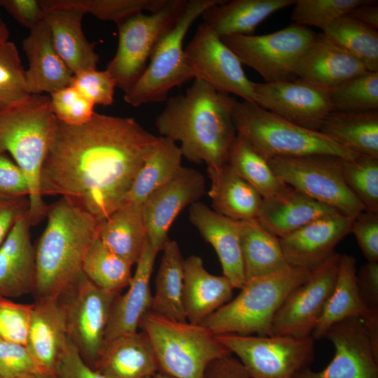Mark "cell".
<instances>
[{"label": "cell", "instance_id": "cell-10", "mask_svg": "<svg viewBox=\"0 0 378 378\" xmlns=\"http://www.w3.org/2000/svg\"><path fill=\"white\" fill-rule=\"evenodd\" d=\"M231 354H234L250 378H297L310 368L315 357L312 336L216 335Z\"/></svg>", "mask_w": 378, "mask_h": 378}, {"label": "cell", "instance_id": "cell-58", "mask_svg": "<svg viewBox=\"0 0 378 378\" xmlns=\"http://www.w3.org/2000/svg\"><path fill=\"white\" fill-rule=\"evenodd\" d=\"M17 378H59L57 376L47 374L41 372L27 373L19 376Z\"/></svg>", "mask_w": 378, "mask_h": 378}, {"label": "cell", "instance_id": "cell-44", "mask_svg": "<svg viewBox=\"0 0 378 378\" xmlns=\"http://www.w3.org/2000/svg\"><path fill=\"white\" fill-rule=\"evenodd\" d=\"M24 73L15 44L0 43V111L29 94Z\"/></svg>", "mask_w": 378, "mask_h": 378}, {"label": "cell", "instance_id": "cell-46", "mask_svg": "<svg viewBox=\"0 0 378 378\" xmlns=\"http://www.w3.org/2000/svg\"><path fill=\"white\" fill-rule=\"evenodd\" d=\"M50 97L55 116L66 125H83L95 113L94 105L70 85L51 93Z\"/></svg>", "mask_w": 378, "mask_h": 378}, {"label": "cell", "instance_id": "cell-16", "mask_svg": "<svg viewBox=\"0 0 378 378\" xmlns=\"http://www.w3.org/2000/svg\"><path fill=\"white\" fill-rule=\"evenodd\" d=\"M255 104L279 117L312 130L319 131L332 112L330 94L304 80L254 83Z\"/></svg>", "mask_w": 378, "mask_h": 378}, {"label": "cell", "instance_id": "cell-35", "mask_svg": "<svg viewBox=\"0 0 378 378\" xmlns=\"http://www.w3.org/2000/svg\"><path fill=\"white\" fill-rule=\"evenodd\" d=\"M240 240L246 281L291 267L284 257L279 238L265 230L256 218L241 221Z\"/></svg>", "mask_w": 378, "mask_h": 378}, {"label": "cell", "instance_id": "cell-2", "mask_svg": "<svg viewBox=\"0 0 378 378\" xmlns=\"http://www.w3.org/2000/svg\"><path fill=\"white\" fill-rule=\"evenodd\" d=\"M166 101L155 120L161 136L180 142L182 155L190 162L207 167L226 164L237 134L232 117L237 100L194 79L185 94Z\"/></svg>", "mask_w": 378, "mask_h": 378}, {"label": "cell", "instance_id": "cell-33", "mask_svg": "<svg viewBox=\"0 0 378 378\" xmlns=\"http://www.w3.org/2000/svg\"><path fill=\"white\" fill-rule=\"evenodd\" d=\"M98 238L113 253L136 264L147 239L142 204H125L99 222Z\"/></svg>", "mask_w": 378, "mask_h": 378}, {"label": "cell", "instance_id": "cell-52", "mask_svg": "<svg viewBox=\"0 0 378 378\" xmlns=\"http://www.w3.org/2000/svg\"><path fill=\"white\" fill-rule=\"evenodd\" d=\"M57 377L59 378H106L85 362L69 337L60 361Z\"/></svg>", "mask_w": 378, "mask_h": 378}, {"label": "cell", "instance_id": "cell-40", "mask_svg": "<svg viewBox=\"0 0 378 378\" xmlns=\"http://www.w3.org/2000/svg\"><path fill=\"white\" fill-rule=\"evenodd\" d=\"M330 39L357 58L367 71L378 72V31L348 15L323 30Z\"/></svg>", "mask_w": 378, "mask_h": 378}, {"label": "cell", "instance_id": "cell-22", "mask_svg": "<svg viewBox=\"0 0 378 378\" xmlns=\"http://www.w3.org/2000/svg\"><path fill=\"white\" fill-rule=\"evenodd\" d=\"M366 71L357 58L322 32L316 34L299 58L295 76L297 78L332 90Z\"/></svg>", "mask_w": 378, "mask_h": 378}, {"label": "cell", "instance_id": "cell-45", "mask_svg": "<svg viewBox=\"0 0 378 378\" xmlns=\"http://www.w3.org/2000/svg\"><path fill=\"white\" fill-rule=\"evenodd\" d=\"M169 0H77L85 13L115 22L135 14L148 11L156 13L167 5Z\"/></svg>", "mask_w": 378, "mask_h": 378}, {"label": "cell", "instance_id": "cell-32", "mask_svg": "<svg viewBox=\"0 0 378 378\" xmlns=\"http://www.w3.org/2000/svg\"><path fill=\"white\" fill-rule=\"evenodd\" d=\"M296 0H232L216 4L202 18L220 38L253 35L255 28L272 13L294 5Z\"/></svg>", "mask_w": 378, "mask_h": 378}, {"label": "cell", "instance_id": "cell-1", "mask_svg": "<svg viewBox=\"0 0 378 378\" xmlns=\"http://www.w3.org/2000/svg\"><path fill=\"white\" fill-rule=\"evenodd\" d=\"M159 137L132 118L95 112L80 125L57 119L41 170V195H60L100 222L125 204Z\"/></svg>", "mask_w": 378, "mask_h": 378}, {"label": "cell", "instance_id": "cell-19", "mask_svg": "<svg viewBox=\"0 0 378 378\" xmlns=\"http://www.w3.org/2000/svg\"><path fill=\"white\" fill-rule=\"evenodd\" d=\"M40 3L53 45L71 72L97 69L96 43L90 42L83 33L82 20L85 13L77 0H41Z\"/></svg>", "mask_w": 378, "mask_h": 378}, {"label": "cell", "instance_id": "cell-8", "mask_svg": "<svg viewBox=\"0 0 378 378\" xmlns=\"http://www.w3.org/2000/svg\"><path fill=\"white\" fill-rule=\"evenodd\" d=\"M225 0H188L186 8L176 24L161 38L139 79L124 94L128 104L166 101L169 91L194 79L186 60L183 40L192 24L209 8Z\"/></svg>", "mask_w": 378, "mask_h": 378}, {"label": "cell", "instance_id": "cell-5", "mask_svg": "<svg viewBox=\"0 0 378 378\" xmlns=\"http://www.w3.org/2000/svg\"><path fill=\"white\" fill-rule=\"evenodd\" d=\"M312 270L290 267L246 281L232 300L217 309L200 325L215 335H270L274 318L288 295L306 282Z\"/></svg>", "mask_w": 378, "mask_h": 378}, {"label": "cell", "instance_id": "cell-43", "mask_svg": "<svg viewBox=\"0 0 378 378\" xmlns=\"http://www.w3.org/2000/svg\"><path fill=\"white\" fill-rule=\"evenodd\" d=\"M368 0H296L291 13L293 24L323 30Z\"/></svg>", "mask_w": 378, "mask_h": 378}, {"label": "cell", "instance_id": "cell-3", "mask_svg": "<svg viewBox=\"0 0 378 378\" xmlns=\"http://www.w3.org/2000/svg\"><path fill=\"white\" fill-rule=\"evenodd\" d=\"M35 247L36 299L57 298L82 272L85 255L98 237L99 221L64 197L50 206Z\"/></svg>", "mask_w": 378, "mask_h": 378}, {"label": "cell", "instance_id": "cell-9", "mask_svg": "<svg viewBox=\"0 0 378 378\" xmlns=\"http://www.w3.org/2000/svg\"><path fill=\"white\" fill-rule=\"evenodd\" d=\"M188 0H169L160 10L139 13L118 22V44L106 70L124 92L139 79L161 38L176 24Z\"/></svg>", "mask_w": 378, "mask_h": 378}, {"label": "cell", "instance_id": "cell-38", "mask_svg": "<svg viewBox=\"0 0 378 378\" xmlns=\"http://www.w3.org/2000/svg\"><path fill=\"white\" fill-rule=\"evenodd\" d=\"M227 163L262 198L274 196L288 188L273 172L268 160L238 133Z\"/></svg>", "mask_w": 378, "mask_h": 378}, {"label": "cell", "instance_id": "cell-59", "mask_svg": "<svg viewBox=\"0 0 378 378\" xmlns=\"http://www.w3.org/2000/svg\"><path fill=\"white\" fill-rule=\"evenodd\" d=\"M9 31L7 27L0 30V43L8 41Z\"/></svg>", "mask_w": 378, "mask_h": 378}, {"label": "cell", "instance_id": "cell-57", "mask_svg": "<svg viewBox=\"0 0 378 378\" xmlns=\"http://www.w3.org/2000/svg\"><path fill=\"white\" fill-rule=\"evenodd\" d=\"M377 1L368 0V2L358 6L348 15L354 20L372 28L378 29V6Z\"/></svg>", "mask_w": 378, "mask_h": 378}, {"label": "cell", "instance_id": "cell-54", "mask_svg": "<svg viewBox=\"0 0 378 378\" xmlns=\"http://www.w3.org/2000/svg\"><path fill=\"white\" fill-rule=\"evenodd\" d=\"M0 7L29 30L43 20V10L38 0H0Z\"/></svg>", "mask_w": 378, "mask_h": 378}, {"label": "cell", "instance_id": "cell-18", "mask_svg": "<svg viewBox=\"0 0 378 378\" xmlns=\"http://www.w3.org/2000/svg\"><path fill=\"white\" fill-rule=\"evenodd\" d=\"M324 337L333 344L332 359L322 370L308 368L297 378H378V356L360 318H348L335 323Z\"/></svg>", "mask_w": 378, "mask_h": 378}, {"label": "cell", "instance_id": "cell-7", "mask_svg": "<svg viewBox=\"0 0 378 378\" xmlns=\"http://www.w3.org/2000/svg\"><path fill=\"white\" fill-rule=\"evenodd\" d=\"M139 328L152 344L159 372L175 378H204L211 362L232 354L200 324L174 321L150 311L141 319Z\"/></svg>", "mask_w": 378, "mask_h": 378}, {"label": "cell", "instance_id": "cell-61", "mask_svg": "<svg viewBox=\"0 0 378 378\" xmlns=\"http://www.w3.org/2000/svg\"><path fill=\"white\" fill-rule=\"evenodd\" d=\"M7 27L6 24L3 22L0 16V30Z\"/></svg>", "mask_w": 378, "mask_h": 378}, {"label": "cell", "instance_id": "cell-27", "mask_svg": "<svg viewBox=\"0 0 378 378\" xmlns=\"http://www.w3.org/2000/svg\"><path fill=\"white\" fill-rule=\"evenodd\" d=\"M234 288L225 276L209 273L201 257L191 255L184 259L183 301L188 322L201 324L230 301Z\"/></svg>", "mask_w": 378, "mask_h": 378}, {"label": "cell", "instance_id": "cell-26", "mask_svg": "<svg viewBox=\"0 0 378 378\" xmlns=\"http://www.w3.org/2000/svg\"><path fill=\"white\" fill-rule=\"evenodd\" d=\"M22 48L29 62L24 76L29 94H50L70 85L74 74L57 52L43 20L30 29Z\"/></svg>", "mask_w": 378, "mask_h": 378}, {"label": "cell", "instance_id": "cell-28", "mask_svg": "<svg viewBox=\"0 0 378 378\" xmlns=\"http://www.w3.org/2000/svg\"><path fill=\"white\" fill-rule=\"evenodd\" d=\"M337 213L333 208L288 186L279 194L262 198L256 219L280 239L312 221Z\"/></svg>", "mask_w": 378, "mask_h": 378}, {"label": "cell", "instance_id": "cell-15", "mask_svg": "<svg viewBox=\"0 0 378 378\" xmlns=\"http://www.w3.org/2000/svg\"><path fill=\"white\" fill-rule=\"evenodd\" d=\"M340 257L335 252L288 295L275 314L270 335H312L334 288Z\"/></svg>", "mask_w": 378, "mask_h": 378}, {"label": "cell", "instance_id": "cell-49", "mask_svg": "<svg viewBox=\"0 0 378 378\" xmlns=\"http://www.w3.org/2000/svg\"><path fill=\"white\" fill-rule=\"evenodd\" d=\"M31 372H41L27 347L0 338V378H17Z\"/></svg>", "mask_w": 378, "mask_h": 378}, {"label": "cell", "instance_id": "cell-51", "mask_svg": "<svg viewBox=\"0 0 378 378\" xmlns=\"http://www.w3.org/2000/svg\"><path fill=\"white\" fill-rule=\"evenodd\" d=\"M0 194L9 196H27L29 188L22 169L5 153H0Z\"/></svg>", "mask_w": 378, "mask_h": 378}, {"label": "cell", "instance_id": "cell-25", "mask_svg": "<svg viewBox=\"0 0 378 378\" xmlns=\"http://www.w3.org/2000/svg\"><path fill=\"white\" fill-rule=\"evenodd\" d=\"M28 212L14 224L0 246V296L17 298L34 293L36 257Z\"/></svg>", "mask_w": 378, "mask_h": 378}, {"label": "cell", "instance_id": "cell-37", "mask_svg": "<svg viewBox=\"0 0 378 378\" xmlns=\"http://www.w3.org/2000/svg\"><path fill=\"white\" fill-rule=\"evenodd\" d=\"M183 155L173 140H159L139 170L126 200L127 203L142 204L147 197L170 181L181 166Z\"/></svg>", "mask_w": 378, "mask_h": 378}, {"label": "cell", "instance_id": "cell-50", "mask_svg": "<svg viewBox=\"0 0 378 378\" xmlns=\"http://www.w3.org/2000/svg\"><path fill=\"white\" fill-rule=\"evenodd\" d=\"M351 232L368 262H378V213L363 211L353 219Z\"/></svg>", "mask_w": 378, "mask_h": 378}, {"label": "cell", "instance_id": "cell-29", "mask_svg": "<svg viewBox=\"0 0 378 378\" xmlns=\"http://www.w3.org/2000/svg\"><path fill=\"white\" fill-rule=\"evenodd\" d=\"M95 370L106 378H145L160 371L152 344L143 331L104 342Z\"/></svg>", "mask_w": 378, "mask_h": 378}, {"label": "cell", "instance_id": "cell-6", "mask_svg": "<svg viewBox=\"0 0 378 378\" xmlns=\"http://www.w3.org/2000/svg\"><path fill=\"white\" fill-rule=\"evenodd\" d=\"M232 117L237 132L267 160L313 154L353 160L358 155L321 132L294 124L255 103L236 101Z\"/></svg>", "mask_w": 378, "mask_h": 378}, {"label": "cell", "instance_id": "cell-42", "mask_svg": "<svg viewBox=\"0 0 378 378\" xmlns=\"http://www.w3.org/2000/svg\"><path fill=\"white\" fill-rule=\"evenodd\" d=\"M342 173L365 211L378 213V158L358 155L353 160L344 159Z\"/></svg>", "mask_w": 378, "mask_h": 378}, {"label": "cell", "instance_id": "cell-20", "mask_svg": "<svg viewBox=\"0 0 378 378\" xmlns=\"http://www.w3.org/2000/svg\"><path fill=\"white\" fill-rule=\"evenodd\" d=\"M353 219L337 213L279 239L286 261L292 267L316 268L335 253L337 244L351 233Z\"/></svg>", "mask_w": 378, "mask_h": 378}, {"label": "cell", "instance_id": "cell-55", "mask_svg": "<svg viewBox=\"0 0 378 378\" xmlns=\"http://www.w3.org/2000/svg\"><path fill=\"white\" fill-rule=\"evenodd\" d=\"M360 296L371 311H378V262H368L356 274Z\"/></svg>", "mask_w": 378, "mask_h": 378}, {"label": "cell", "instance_id": "cell-47", "mask_svg": "<svg viewBox=\"0 0 378 378\" xmlns=\"http://www.w3.org/2000/svg\"><path fill=\"white\" fill-rule=\"evenodd\" d=\"M70 85L94 106H110L114 100L116 83L106 70L88 69L73 75Z\"/></svg>", "mask_w": 378, "mask_h": 378}, {"label": "cell", "instance_id": "cell-30", "mask_svg": "<svg viewBox=\"0 0 378 378\" xmlns=\"http://www.w3.org/2000/svg\"><path fill=\"white\" fill-rule=\"evenodd\" d=\"M356 265L354 257L340 255L334 288L311 335L314 340L324 338L332 325L344 319L358 318L364 322L378 316V311L370 310L360 296Z\"/></svg>", "mask_w": 378, "mask_h": 378}, {"label": "cell", "instance_id": "cell-39", "mask_svg": "<svg viewBox=\"0 0 378 378\" xmlns=\"http://www.w3.org/2000/svg\"><path fill=\"white\" fill-rule=\"evenodd\" d=\"M132 266L107 248L97 237L85 255L82 272L103 290L120 294L132 280Z\"/></svg>", "mask_w": 378, "mask_h": 378}, {"label": "cell", "instance_id": "cell-41", "mask_svg": "<svg viewBox=\"0 0 378 378\" xmlns=\"http://www.w3.org/2000/svg\"><path fill=\"white\" fill-rule=\"evenodd\" d=\"M332 112L378 110V72L366 71L331 90Z\"/></svg>", "mask_w": 378, "mask_h": 378}, {"label": "cell", "instance_id": "cell-60", "mask_svg": "<svg viewBox=\"0 0 378 378\" xmlns=\"http://www.w3.org/2000/svg\"><path fill=\"white\" fill-rule=\"evenodd\" d=\"M145 378H175L169 374L163 373L162 372H158L150 376L146 377Z\"/></svg>", "mask_w": 378, "mask_h": 378}, {"label": "cell", "instance_id": "cell-13", "mask_svg": "<svg viewBox=\"0 0 378 378\" xmlns=\"http://www.w3.org/2000/svg\"><path fill=\"white\" fill-rule=\"evenodd\" d=\"M316 33L307 27L292 24L262 35H236L221 38L242 64L257 71L264 83L293 80L303 52Z\"/></svg>", "mask_w": 378, "mask_h": 378}, {"label": "cell", "instance_id": "cell-24", "mask_svg": "<svg viewBox=\"0 0 378 378\" xmlns=\"http://www.w3.org/2000/svg\"><path fill=\"white\" fill-rule=\"evenodd\" d=\"M158 253L147 237L127 290L112 304L104 342L137 332L141 319L150 311V277Z\"/></svg>", "mask_w": 378, "mask_h": 378}, {"label": "cell", "instance_id": "cell-14", "mask_svg": "<svg viewBox=\"0 0 378 378\" xmlns=\"http://www.w3.org/2000/svg\"><path fill=\"white\" fill-rule=\"evenodd\" d=\"M184 54L194 79L255 103L254 82L247 78L239 59L204 22L197 27Z\"/></svg>", "mask_w": 378, "mask_h": 378}, {"label": "cell", "instance_id": "cell-34", "mask_svg": "<svg viewBox=\"0 0 378 378\" xmlns=\"http://www.w3.org/2000/svg\"><path fill=\"white\" fill-rule=\"evenodd\" d=\"M319 132L349 151L378 158V110L332 112Z\"/></svg>", "mask_w": 378, "mask_h": 378}, {"label": "cell", "instance_id": "cell-31", "mask_svg": "<svg viewBox=\"0 0 378 378\" xmlns=\"http://www.w3.org/2000/svg\"><path fill=\"white\" fill-rule=\"evenodd\" d=\"M207 174L211 209L237 221L257 218L262 197L227 163L207 167Z\"/></svg>", "mask_w": 378, "mask_h": 378}, {"label": "cell", "instance_id": "cell-4", "mask_svg": "<svg viewBox=\"0 0 378 378\" xmlns=\"http://www.w3.org/2000/svg\"><path fill=\"white\" fill-rule=\"evenodd\" d=\"M56 125L50 96L29 94L0 111V153H9L26 176L31 225L41 222L47 214L40 174Z\"/></svg>", "mask_w": 378, "mask_h": 378}, {"label": "cell", "instance_id": "cell-56", "mask_svg": "<svg viewBox=\"0 0 378 378\" xmlns=\"http://www.w3.org/2000/svg\"><path fill=\"white\" fill-rule=\"evenodd\" d=\"M204 378H250L241 362L231 355L216 359L207 367Z\"/></svg>", "mask_w": 378, "mask_h": 378}, {"label": "cell", "instance_id": "cell-12", "mask_svg": "<svg viewBox=\"0 0 378 378\" xmlns=\"http://www.w3.org/2000/svg\"><path fill=\"white\" fill-rule=\"evenodd\" d=\"M118 295L98 288L81 272L57 297L68 337L85 362L94 370L104 344L112 304Z\"/></svg>", "mask_w": 378, "mask_h": 378}, {"label": "cell", "instance_id": "cell-36", "mask_svg": "<svg viewBox=\"0 0 378 378\" xmlns=\"http://www.w3.org/2000/svg\"><path fill=\"white\" fill-rule=\"evenodd\" d=\"M162 251L150 311L169 319L186 322L183 301L184 258L174 240L169 239Z\"/></svg>", "mask_w": 378, "mask_h": 378}, {"label": "cell", "instance_id": "cell-48", "mask_svg": "<svg viewBox=\"0 0 378 378\" xmlns=\"http://www.w3.org/2000/svg\"><path fill=\"white\" fill-rule=\"evenodd\" d=\"M32 307L0 296V338L25 346Z\"/></svg>", "mask_w": 378, "mask_h": 378}, {"label": "cell", "instance_id": "cell-21", "mask_svg": "<svg viewBox=\"0 0 378 378\" xmlns=\"http://www.w3.org/2000/svg\"><path fill=\"white\" fill-rule=\"evenodd\" d=\"M32 312L25 346L41 373L57 376L68 335L57 298H38Z\"/></svg>", "mask_w": 378, "mask_h": 378}, {"label": "cell", "instance_id": "cell-17", "mask_svg": "<svg viewBox=\"0 0 378 378\" xmlns=\"http://www.w3.org/2000/svg\"><path fill=\"white\" fill-rule=\"evenodd\" d=\"M205 185L204 176L200 171L182 166L174 178L142 204L147 237L156 251H162L169 239V230L178 214L205 194Z\"/></svg>", "mask_w": 378, "mask_h": 378}, {"label": "cell", "instance_id": "cell-53", "mask_svg": "<svg viewBox=\"0 0 378 378\" xmlns=\"http://www.w3.org/2000/svg\"><path fill=\"white\" fill-rule=\"evenodd\" d=\"M29 208L27 196H9L0 194V246L15 223L26 214Z\"/></svg>", "mask_w": 378, "mask_h": 378}, {"label": "cell", "instance_id": "cell-11", "mask_svg": "<svg viewBox=\"0 0 378 378\" xmlns=\"http://www.w3.org/2000/svg\"><path fill=\"white\" fill-rule=\"evenodd\" d=\"M342 160L330 155L313 154L267 160L286 185L354 218L365 209L343 178Z\"/></svg>", "mask_w": 378, "mask_h": 378}, {"label": "cell", "instance_id": "cell-23", "mask_svg": "<svg viewBox=\"0 0 378 378\" xmlns=\"http://www.w3.org/2000/svg\"><path fill=\"white\" fill-rule=\"evenodd\" d=\"M189 220L204 239L214 247L223 275L234 288L240 289L246 282L240 240L241 221L219 214L200 201L189 206Z\"/></svg>", "mask_w": 378, "mask_h": 378}]
</instances>
